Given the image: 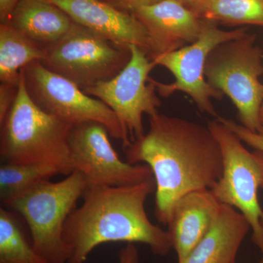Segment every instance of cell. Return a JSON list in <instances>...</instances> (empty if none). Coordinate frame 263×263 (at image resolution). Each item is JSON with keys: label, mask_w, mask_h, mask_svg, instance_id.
I'll return each mask as SVG.
<instances>
[{"label": "cell", "mask_w": 263, "mask_h": 263, "mask_svg": "<svg viewBox=\"0 0 263 263\" xmlns=\"http://www.w3.org/2000/svg\"><path fill=\"white\" fill-rule=\"evenodd\" d=\"M60 174L66 176L61 167L53 164L2 162L0 167L2 205L29 191L38 183Z\"/></svg>", "instance_id": "obj_18"}, {"label": "cell", "mask_w": 263, "mask_h": 263, "mask_svg": "<svg viewBox=\"0 0 263 263\" xmlns=\"http://www.w3.org/2000/svg\"><path fill=\"white\" fill-rule=\"evenodd\" d=\"M207 126L219 143L223 160L222 175L212 193L221 203L243 214L252 230V241L263 254V209L258 197L263 190V151L250 152L217 119Z\"/></svg>", "instance_id": "obj_6"}, {"label": "cell", "mask_w": 263, "mask_h": 263, "mask_svg": "<svg viewBox=\"0 0 263 263\" xmlns=\"http://www.w3.org/2000/svg\"><path fill=\"white\" fill-rule=\"evenodd\" d=\"M6 23L46 51L70 32L75 22L49 0H20Z\"/></svg>", "instance_id": "obj_15"}, {"label": "cell", "mask_w": 263, "mask_h": 263, "mask_svg": "<svg viewBox=\"0 0 263 263\" xmlns=\"http://www.w3.org/2000/svg\"><path fill=\"white\" fill-rule=\"evenodd\" d=\"M118 263H140L139 250L135 243H128L119 251Z\"/></svg>", "instance_id": "obj_24"}, {"label": "cell", "mask_w": 263, "mask_h": 263, "mask_svg": "<svg viewBox=\"0 0 263 263\" xmlns=\"http://www.w3.org/2000/svg\"><path fill=\"white\" fill-rule=\"evenodd\" d=\"M247 33L246 28L223 30L217 24L205 19L201 34L195 42L152 60L175 77L174 82L171 84H162L152 79L159 94L167 98L176 91H181L193 100L201 113L219 117L212 99L222 100L224 95L207 82L205 76L207 57L216 46L243 37Z\"/></svg>", "instance_id": "obj_10"}, {"label": "cell", "mask_w": 263, "mask_h": 263, "mask_svg": "<svg viewBox=\"0 0 263 263\" xmlns=\"http://www.w3.org/2000/svg\"><path fill=\"white\" fill-rule=\"evenodd\" d=\"M18 86L0 84V125L3 124L18 95Z\"/></svg>", "instance_id": "obj_22"}, {"label": "cell", "mask_w": 263, "mask_h": 263, "mask_svg": "<svg viewBox=\"0 0 263 263\" xmlns=\"http://www.w3.org/2000/svg\"><path fill=\"white\" fill-rule=\"evenodd\" d=\"M103 1L113 5L118 9L131 13L132 12L141 7L155 4L160 0H103Z\"/></svg>", "instance_id": "obj_23"}, {"label": "cell", "mask_w": 263, "mask_h": 263, "mask_svg": "<svg viewBox=\"0 0 263 263\" xmlns=\"http://www.w3.org/2000/svg\"><path fill=\"white\" fill-rule=\"evenodd\" d=\"M124 150L127 162L149 166L156 183L155 215L167 226L180 197L212 190L223 172L219 143L208 126L183 118L149 117L144 136Z\"/></svg>", "instance_id": "obj_1"}, {"label": "cell", "mask_w": 263, "mask_h": 263, "mask_svg": "<svg viewBox=\"0 0 263 263\" xmlns=\"http://www.w3.org/2000/svg\"><path fill=\"white\" fill-rule=\"evenodd\" d=\"M258 133H259V134L262 135V136H263V127L260 128V129H259Z\"/></svg>", "instance_id": "obj_28"}, {"label": "cell", "mask_w": 263, "mask_h": 263, "mask_svg": "<svg viewBox=\"0 0 263 263\" xmlns=\"http://www.w3.org/2000/svg\"><path fill=\"white\" fill-rule=\"evenodd\" d=\"M218 120L231 129L243 143L252 147L254 149L263 151V136L259 133L249 130L238 123L232 119L222 117H218ZM259 263H263V257Z\"/></svg>", "instance_id": "obj_21"}, {"label": "cell", "mask_w": 263, "mask_h": 263, "mask_svg": "<svg viewBox=\"0 0 263 263\" xmlns=\"http://www.w3.org/2000/svg\"><path fill=\"white\" fill-rule=\"evenodd\" d=\"M263 53L255 34L221 43L207 57L205 76L214 89L231 100L240 124L249 130L260 129L259 110L263 103Z\"/></svg>", "instance_id": "obj_5"}, {"label": "cell", "mask_w": 263, "mask_h": 263, "mask_svg": "<svg viewBox=\"0 0 263 263\" xmlns=\"http://www.w3.org/2000/svg\"><path fill=\"white\" fill-rule=\"evenodd\" d=\"M129 47L130 60L117 76L82 91L101 100L113 110L132 143L146 133L143 114L152 117L158 114L162 103L149 78L157 64L142 48L135 45Z\"/></svg>", "instance_id": "obj_9"}, {"label": "cell", "mask_w": 263, "mask_h": 263, "mask_svg": "<svg viewBox=\"0 0 263 263\" xmlns=\"http://www.w3.org/2000/svg\"><path fill=\"white\" fill-rule=\"evenodd\" d=\"M87 186L84 176L74 171L58 182L43 181L3 206L22 216L34 248L47 263H67L64 228Z\"/></svg>", "instance_id": "obj_4"}, {"label": "cell", "mask_w": 263, "mask_h": 263, "mask_svg": "<svg viewBox=\"0 0 263 263\" xmlns=\"http://www.w3.org/2000/svg\"><path fill=\"white\" fill-rule=\"evenodd\" d=\"M199 14L216 24L263 27V0H209Z\"/></svg>", "instance_id": "obj_20"}, {"label": "cell", "mask_w": 263, "mask_h": 263, "mask_svg": "<svg viewBox=\"0 0 263 263\" xmlns=\"http://www.w3.org/2000/svg\"><path fill=\"white\" fill-rule=\"evenodd\" d=\"M18 215L0 209V263H47L27 238Z\"/></svg>", "instance_id": "obj_19"}, {"label": "cell", "mask_w": 263, "mask_h": 263, "mask_svg": "<svg viewBox=\"0 0 263 263\" xmlns=\"http://www.w3.org/2000/svg\"><path fill=\"white\" fill-rule=\"evenodd\" d=\"M21 73L29 98L45 113L72 125L100 123L111 138L122 142L124 149L131 144L113 110L101 100L85 94L72 81L47 70L40 61L26 66Z\"/></svg>", "instance_id": "obj_8"}, {"label": "cell", "mask_w": 263, "mask_h": 263, "mask_svg": "<svg viewBox=\"0 0 263 263\" xmlns=\"http://www.w3.org/2000/svg\"><path fill=\"white\" fill-rule=\"evenodd\" d=\"M131 13L148 34L152 60L195 42L205 22L198 13L176 0H160Z\"/></svg>", "instance_id": "obj_12"}, {"label": "cell", "mask_w": 263, "mask_h": 263, "mask_svg": "<svg viewBox=\"0 0 263 263\" xmlns=\"http://www.w3.org/2000/svg\"><path fill=\"white\" fill-rule=\"evenodd\" d=\"M176 1L182 3L185 6L188 7L199 14L200 10L203 8L204 5L206 4L209 0H176Z\"/></svg>", "instance_id": "obj_26"}, {"label": "cell", "mask_w": 263, "mask_h": 263, "mask_svg": "<svg viewBox=\"0 0 263 263\" xmlns=\"http://www.w3.org/2000/svg\"><path fill=\"white\" fill-rule=\"evenodd\" d=\"M251 230L243 214L221 204L212 229L181 263H237V255Z\"/></svg>", "instance_id": "obj_16"}, {"label": "cell", "mask_w": 263, "mask_h": 263, "mask_svg": "<svg viewBox=\"0 0 263 263\" xmlns=\"http://www.w3.org/2000/svg\"><path fill=\"white\" fill-rule=\"evenodd\" d=\"M46 51L10 24H0V83L18 86L21 70L44 59Z\"/></svg>", "instance_id": "obj_17"}, {"label": "cell", "mask_w": 263, "mask_h": 263, "mask_svg": "<svg viewBox=\"0 0 263 263\" xmlns=\"http://www.w3.org/2000/svg\"><path fill=\"white\" fill-rule=\"evenodd\" d=\"M221 204L209 189L194 190L176 202L167 226L178 263L182 262L212 229Z\"/></svg>", "instance_id": "obj_14"}, {"label": "cell", "mask_w": 263, "mask_h": 263, "mask_svg": "<svg viewBox=\"0 0 263 263\" xmlns=\"http://www.w3.org/2000/svg\"><path fill=\"white\" fill-rule=\"evenodd\" d=\"M76 24L124 46L135 45L149 52L146 29L132 13L103 0H49Z\"/></svg>", "instance_id": "obj_13"}, {"label": "cell", "mask_w": 263, "mask_h": 263, "mask_svg": "<svg viewBox=\"0 0 263 263\" xmlns=\"http://www.w3.org/2000/svg\"><path fill=\"white\" fill-rule=\"evenodd\" d=\"M108 129L98 122L73 125L69 138L73 171L84 176L88 186H124L154 178L149 166L119 158L109 140Z\"/></svg>", "instance_id": "obj_11"}, {"label": "cell", "mask_w": 263, "mask_h": 263, "mask_svg": "<svg viewBox=\"0 0 263 263\" xmlns=\"http://www.w3.org/2000/svg\"><path fill=\"white\" fill-rule=\"evenodd\" d=\"M259 124L261 128L263 127V103L259 110Z\"/></svg>", "instance_id": "obj_27"}, {"label": "cell", "mask_w": 263, "mask_h": 263, "mask_svg": "<svg viewBox=\"0 0 263 263\" xmlns=\"http://www.w3.org/2000/svg\"><path fill=\"white\" fill-rule=\"evenodd\" d=\"M20 0H0V22L5 24L8 22L10 14Z\"/></svg>", "instance_id": "obj_25"}, {"label": "cell", "mask_w": 263, "mask_h": 263, "mask_svg": "<svg viewBox=\"0 0 263 263\" xmlns=\"http://www.w3.org/2000/svg\"><path fill=\"white\" fill-rule=\"evenodd\" d=\"M155 191V178L129 186H88L64 228L67 263H85L97 247L110 242L141 243L155 255H167L173 249L168 231L153 224L146 212Z\"/></svg>", "instance_id": "obj_2"}, {"label": "cell", "mask_w": 263, "mask_h": 263, "mask_svg": "<svg viewBox=\"0 0 263 263\" xmlns=\"http://www.w3.org/2000/svg\"><path fill=\"white\" fill-rule=\"evenodd\" d=\"M72 127L33 103L21 73L16 99L0 125L1 160L9 163L53 164L68 176L74 172L69 147Z\"/></svg>", "instance_id": "obj_3"}, {"label": "cell", "mask_w": 263, "mask_h": 263, "mask_svg": "<svg viewBox=\"0 0 263 263\" xmlns=\"http://www.w3.org/2000/svg\"><path fill=\"white\" fill-rule=\"evenodd\" d=\"M129 46L119 44L74 24L60 42L46 51L41 63L81 90L117 76L130 60Z\"/></svg>", "instance_id": "obj_7"}]
</instances>
